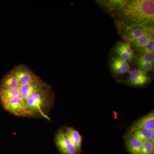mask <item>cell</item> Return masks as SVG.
Here are the masks:
<instances>
[{
	"label": "cell",
	"mask_w": 154,
	"mask_h": 154,
	"mask_svg": "<svg viewBox=\"0 0 154 154\" xmlns=\"http://www.w3.org/2000/svg\"><path fill=\"white\" fill-rule=\"evenodd\" d=\"M111 16L118 30L133 27L154 28V1L122 0Z\"/></svg>",
	"instance_id": "obj_1"
},
{
	"label": "cell",
	"mask_w": 154,
	"mask_h": 154,
	"mask_svg": "<svg viewBox=\"0 0 154 154\" xmlns=\"http://www.w3.org/2000/svg\"><path fill=\"white\" fill-rule=\"evenodd\" d=\"M54 99L51 88L48 85L40 91L34 93L25 101V103L31 116H40L50 119L47 115Z\"/></svg>",
	"instance_id": "obj_2"
},
{
	"label": "cell",
	"mask_w": 154,
	"mask_h": 154,
	"mask_svg": "<svg viewBox=\"0 0 154 154\" xmlns=\"http://www.w3.org/2000/svg\"><path fill=\"white\" fill-rule=\"evenodd\" d=\"M5 110L16 116H31L25 104L20 96L1 103Z\"/></svg>",
	"instance_id": "obj_3"
},
{
	"label": "cell",
	"mask_w": 154,
	"mask_h": 154,
	"mask_svg": "<svg viewBox=\"0 0 154 154\" xmlns=\"http://www.w3.org/2000/svg\"><path fill=\"white\" fill-rule=\"evenodd\" d=\"M152 79L153 77L149 75L148 72L136 69L130 71L128 77L125 81L128 85L141 88L148 85Z\"/></svg>",
	"instance_id": "obj_4"
},
{
	"label": "cell",
	"mask_w": 154,
	"mask_h": 154,
	"mask_svg": "<svg viewBox=\"0 0 154 154\" xmlns=\"http://www.w3.org/2000/svg\"><path fill=\"white\" fill-rule=\"evenodd\" d=\"M139 130L154 131V110L134 122L124 135V138L129 137L133 132Z\"/></svg>",
	"instance_id": "obj_5"
},
{
	"label": "cell",
	"mask_w": 154,
	"mask_h": 154,
	"mask_svg": "<svg viewBox=\"0 0 154 154\" xmlns=\"http://www.w3.org/2000/svg\"><path fill=\"white\" fill-rule=\"evenodd\" d=\"M109 63L110 70L114 77L122 75L130 71L129 62L116 54L110 57Z\"/></svg>",
	"instance_id": "obj_6"
},
{
	"label": "cell",
	"mask_w": 154,
	"mask_h": 154,
	"mask_svg": "<svg viewBox=\"0 0 154 154\" xmlns=\"http://www.w3.org/2000/svg\"><path fill=\"white\" fill-rule=\"evenodd\" d=\"M56 145L61 154H78L65 133L63 129L59 130L54 138Z\"/></svg>",
	"instance_id": "obj_7"
},
{
	"label": "cell",
	"mask_w": 154,
	"mask_h": 154,
	"mask_svg": "<svg viewBox=\"0 0 154 154\" xmlns=\"http://www.w3.org/2000/svg\"><path fill=\"white\" fill-rule=\"evenodd\" d=\"M48 85L38 77L32 82L20 87V97L25 102L30 95L43 89Z\"/></svg>",
	"instance_id": "obj_8"
},
{
	"label": "cell",
	"mask_w": 154,
	"mask_h": 154,
	"mask_svg": "<svg viewBox=\"0 0 154 154\" xmlns=\"http://www.w3.org/2000/svg\"><path fill=\"white\" fill-rule=\"evenodd\" d=\"M13 69L19 80L20 87L32 82L38 77L32 70L24 64L16 66Z\"/></svg>",
	"instance_id": "obj_9"
},
{
	"label": "cell",
	"mask_w": 154,
	"mask_h": 154,
	"mask_svg": "<svg viewBox=\"0 0 154 154\" xmlns=\"http://www.w3.org/2000/svg\"><path fill=\"white\" fill-rule=\"evenodd\" d=\"M153 31H154V28H146L141 27H133L123 28L119 30V33H120L122 38L125 41L128 42L146 34L150 35Z\"/></svg>",
	"instance_id": "obj_10"
},
{
	"label": "cell",
	"mask_w": 154,
	"mask_h": 154,
	"mask_svg": "<svg viewBox=\"0 0 154 154\" xmlns=\"http://www.w3.org/2000/svg\"><path fill=\"white\" fill-rule=\"evenodd\" d=\"M116 54L128 62H131L136 58L134 51L128 42H118L114 47Z\"/></svg>",
	"instance_id": "obj_11"
},
{
	"label": "cell",
	"mask_w": 154,
	"mask_h": 154,
	"mask_svg": "<svg viewBox=\"0 0 154 154\" xmlns=\"http://www.w3.org/2000/svg\"><path fill=\"white\" fill-rule=\"evenodd\" d=\"M20 87V83L13 69L6 74L2 79L0 91L11 90Z\"/></svg>",
	"instance_id": "obj_12"
},
{
	"label": "cell",
	"mask_w": 154,
	"mask_h": 154,
	"mask_svg": "<svg viewBox=\"0 0 154 154\" xmlns=\"http://www.w3.org/2000/svg\"><path fill=\"white\" fill-rule=\"evenodd\" d=\"M63 130L67 137L76 150L78 154H79L82 150V137L79 132L72 127H65Z\"/></svg>",
	"instance_id": "obj_13"
},
{
	"label": "cell",
	"mask_w": 154,
	"mask_h": 154,
	"mask_svg": "<svg viewBox=\"0 0 154 154\" xmlns=\"http://www.w3.org/2000/svg\"><path fill=\"white\" fill-rule=\"evenodd\" d=\"M125 144L131 154H140L143 142L132 136L125 138Z\"/></svg>",
	"instance_id": "obj_14"
},
{
	"label": "cell",
	"mask_w": 154,
	"mask_h": 154,
	"mask_svg": "<svg viewBox=\"0 0 154 154\" xmlns=\"http://www.w3.org/2000/svg\"><path fill=\"white\" fill-rule=\"evenodd\" d=\"M131 136L143 142L149 141L154 143V131H150L146 130H139L133 132L130 137Z\"/></svg>",
	"instance_id": "obj_15"
},
{
	"label": "cell",
	"mask_w": 154,
	"mask_h": 154,
	"mask_svg": "<svg viewBox=\"0 0 154 154\" xmlns=\"http://www.w3.org/2000/svg\"><path fill=\"white\" fill-rule=\"evenodd\" d=\"M122 2V0H110V1H98L99 5L101 6L105 11L111 16L113 15L117 8L119 7Z\"/></svg>",
	"instance_id": "obj_16"
},
{
	"label": "cell",
	"mask_w": 154,
	"mask_h": 154,
	"mask_svg": "<svg viewBox=\"0 0 154 154\" xmlns=\"http://www.w3.org/2000/svg\"><path fill=\"white\" fill-rule=\"evenodd\" d=\"M20 88L9 90L0 91V101L1 103L20 96Z\"/></svg>",
	"instance_id": "obj_17"
},
{
	"label": "cell",
	"mask_w": 154,
	"mask_h": 154,
	"mask_svg": "<svg viewBox=\"0 0 154 154\" xmlns=\"http://www.w3.org/2000/svg\"><path fill=\"white\" fill-rule=\"evenodd\" d=\"M150 40V35L146 34L131 41H128V42L131 47H141L146 45Z\"/></svg>",
	"instance_id": "obj_18"
},
{
	"label": "cell",
	"mask_w": 154,
	"mask_h": 154,
	"mask_svg": "<svg viewBox=\"0 0 154 154\" xmlns=\"http://www.w3.org/2000/svg\"><path fill=\"white\" fill-rule=\"evenodd\" d=\"M135 50L140 53H154V41L150 40L148 43L144 46L141 47L134 48Z\"/></svg>",
	"instance_id": "obj_19"
},
{
	"label": "cell",
	"mask_w": 154,
	"mask_h": 154,
	"mask_svg": "<svg viewBox=\"0 0 154 154\" xmlns=\"http://www.w3.org/2000/svg\"><path fill=\"white\" fill-rule=\"evenodd\" d=\"M140 154H154V143L149 141L144 142Z\"/></svg>",
	"instance_id": "obj_20"
},
{
	"label": "cell",
	"mask_w": 154,
	"mask_h": 154,
	"mask_svg": "<svg viewBox=\"0 0 154 154\" xmlns=\"http://www.w3.org/2000/svg\"><path fill=\"white\" fill-rule=\"evenodd\" d=\"M136 64L139 69L145 71L148 73L149 72H151L153 71L154 63L136 61Z\"/></svg>",
	"instance_id": "obj_21"
},
{
	"label": "cell",
	"mask_w": 154,
	"mask_h": 154,
	"mask_svg": "<svg viewBox=\"0 0 154 154\" xmlns=\"http://www.w3.org/2000/svg\"><path fill=\"white\" fill-rule=\"evenodd\" d=\"M137 61L145 62L154 63V55L153 54H140L137 59Z\"/></svg>",
	"instance_id": "obj_22"
}]
</instances>
